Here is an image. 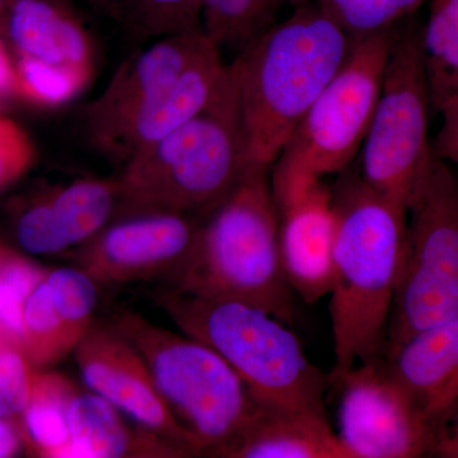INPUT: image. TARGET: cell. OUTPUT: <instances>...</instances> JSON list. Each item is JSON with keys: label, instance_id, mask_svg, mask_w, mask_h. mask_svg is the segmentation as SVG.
Returning <instances> with one entry per match:
<instances>
[{"label": "cell", "instance_id": "obj_1", "mask_svg": "<svg viewBox=\"0 0 458 458\" xmlns=\"http://www.w3.org/2000/svg\"><path fill=\"white\" fill-rule=\"evenodd\" d=\"M333 192L336 216L330 292L335 366L330 377L384 360L388 324L408 233L406 205L361 179L339 174Z\"/></svg>", "mask_w": 458, "mask_h": 458}, {"label": "cell", "instance_id": "obj_2", "mask_svg": "<svg viewBox=\"0 0 458 458\" xmlns=\"http://www.w3.org/2000/svg\"><path fill=\"white\" fill-rule=\"evenodd\" d=\"M352 42L311 0L291 9L236 54L247 158L252 167L270 171L339 71Z\"/></svg>", "mask_w": 458, "mask_h": 458}, {"label": "cell", "instance_id": "obj_3", "mask_svg": "<svg viewBox=\"0 0 458 458\" xmlns=\"http://www.w3.org/2000/svg\"><path fill=\"white\" fill-rule=\"evenodd\" d=\"M250 167L237 66L197 116L126 162L119 218L141 213L207 216Z\"/></svg>", "mask_w": 458, "mask_h": 458}, {"label": "cell", "instance_id": "obj_4", "mask_svg": "<svg viewBox=\"0 0 458 458\" xmlns=\"http://www.w3.org/2000/svg\"><path fill=\"white\" fill-rule=\"evenodd\" d=\"M269 172L250 167L205 216L197 243L170 288L255 304L291 327L295 293L280 255Z\"/></svg>", "mask_w": 458, "mask_h": 458}, {"label": "cell", "instance_id": "obj_5", "mask_svg": "<svg viewBox=\"0 0 458 458\" xmlns=\"http://www.w3.org/2000/svg\"><path fill=\"white\" fill-rule=\"evenodd\" d=\"M156 303L181 333L227 361L255 403L327 412L328 378L304 354L289 325L255 304L165 288Z\"/></svg>", "mask_w": 458, "mask_h": 458}, {"label": "cell", "instance_id": "obj_6", "mask_svg": "<svg viewBox=\"0 0 458 458\" xmlns=\"http://www.w3.org/2000/svg\"><path fill=\"white\" fill-rule=\"evenodd\" d=\"M111 324L140 352L199 454L222 458L256 408L241 377L210 346L158 327L140 313H120Z\"/></svg>", "mask_w": 458, "mask_h": 458}, {"label": "cell", "instance_id": "obj_7", "mask_svg": "<svg viewBox=\"0 0 458 458\" xmlns=\"http://www.w3.org/2000/svg\"><path fill=\"white\" fill-rule=\"evenodd\" d=\"M406 209L408 233L385 354L458 316V177L434 152Z\"/></svg>", "mask_w": 458, "mask_h": 458}, {"label": "cell", "instance_id": "obj_8", "mask_svg": "<svg viewBox=\"0 0 458 458\" xmlns=\"http://www.w3.org/2000/svg\"><path fill=\"white\" fill-rule=\"evenodd\" d=\"M400 26L352 42L339 71L271 165L270 181L324 179L351 167L369 132Z\"/></svg>", "mask_w": 458, "mask_h": 458}, {"label": "cell", "instance_id": "obj_9", "mask_svg": "<svg viewBox=\"0 0 458 458\" xmlns=\"http://www.w3.org/2000/svg\"><path fill=\"white\" fill-rule=\"evenodd\" d=\"M430 110L421 26L410 18L391 47L360 165L370 188L406 207L433 155Z\"/></svg>", "mask_w": 458, "mask_h": 458}, {"label": "cell", "instance_id": "obj_10", "mask_svg": "<svg viewBox=\"0 0 458 458\" xmlns=\"http://www.w3.org/2000/svg\"><path fill=\"white\" fill-rule=\"evenodd\" d=\"M328 381L340 388L337 437L352 458L437 456L438 433L384 360Z\"/></svg>", "mask_w": 458, "mask_h": 458}, {"label": "cell", "instance_id": "obj_11", "mask_svg": "<svg viewBox=\"0 0 458 458\" xmlns=\"http://www.w3.org/2000/svg\"><path fill=\"white\" fill-rule=\"evenodd\" d=\"M191 214L141 213L114 219L75 249V267L104 286H122L165 276L174 278L200 232Z\"/></svg>", "mask_w": 458, "mask_h": 458}, {"label": "cell", "instance_id": "obj_12", "mask_svg": "<svg viewBox=\"0 0 458 458\" xmlns=\"http://www.w3.org/2000/svg\"><path fill=\"white\" fill-rule=\"evenodd\" d=\"M73 357L89 391L140 426L200 456L194 439L159 393L146 360L113 324L95 321Z\"/></svg>", "mask_w": 458, "mask_h": 458}, {"label": "cell", "instance_id": "obj_13", "mask_svg": "<svg viewBox=\"0 0 458 458\" xmlns=\"http://www.w3.org/2000/svg\"><path fill=\"white\" fill-rule=\"evenodd\" d=\"M279 216V245L286 278L304 302L330 294L336 216L333 192L322 179L270 183Z\"/></svg>", "mask_w": 458, "mask_h": 458}, {"label": "cell", "instance_id": "obj_14", "mask_svg": "<svg viewBox=\"0 0 458 458\" xmlns=\"http://www.w3.org/2000/svg\"><path fill=\"white\" fill-rule=\"evenodd\" d=\"M122 190L114 179L75 180L54 186L20 209L14 236L29 254L54 256L89 242L119 218Z\"/></svg>", "mask_w": 458, "mask_h": 458}, {"label": "cell", "instance_id": "obj_15", "mask_svg": "<svg viewBox=\"0 0 458 458\" xmlns=\"http://www.w3.org/2000/svg\"><path fill=\"white\" fill-rule=\"evenodd\" d=\"M99 286L80 267L47 270L27 295L21 348L35 369L55 366L95 324Z\"/></svg>", "mask_w": 458, "mask_h": 458}, {"label": "cell", "instance_id": "obj_16", "mask_svg": "<svg viewBox=\"0 0 458 458\" xmlns=\"http://www.w3.org/2000/svg\"><path fill=\"white\" fill-rule=\"evenodd\" d=\"M221 51L212 45L176 81L92 141L93 146L123 167L135 153L197 116L227 78L229 64L223 62Z\"/></svg>", "mask_w": 458, "mask_h": 458}, {"label": "cell", "instance_id": "obj_17", "mask_svg": "<svg viewBox=\"0 0 458 458\" xmlns=\"http://www.w3.org/2000/svg\"><path fill=\"white\" fill-rule=\"evenodd\" d=\"M214 42L204 30L157 38L131 54L116 69L104 90L84 108L90 141L176 81Z\"/></svg>", "mask_w": 458, "mask_h": 458}, {"label": "cell", "instance_id": "obj_18", "mask_svg": "<svg viewBox=\"0 0 458 458\" xmlns=\"http://www.w3.org/2000/svg\"><path fill=\"white\" fill-rule=\"evenodd\" d=\"M384 363L423 410L439 439L458 408V316L391 349Z\"/></svg>", "mask_w": 458, "mask_h": 458}, {"label": "cell", "instance_id": "obj_19", "mask_svg": "<svg viewBox=\"0 0 458 458\" xmlns=\"http://www.w3.org/2000/svg\"><path fill=\"white\" fill-rule=\"evenodd\" d=\"M0 36L16 55L95 73V38L65 0H8Z\"/></svg>", "mask_w": 458, "mask_h": 458}, {"label": "cell", "instance_id": "obj_20", "mask_svg": "<svg viewBox=\"0 0 458 458\" xmlns=\"http://www.w3.org/2000/svg\"><path fill=\"white\" fill-rule=\"evenodd\" d=\"M71 457L185 458L191 452L126 421V415L92 391L75 388L68 403Z\"/></svg>", "mask_w": 458, "mask_h": 458}, {"label": "cell", "instance_id": "obj_21", "mask_svg": "<svg viewBox=\"0 0 458 458\" xmlns=\"http://www.w3.org/2000/svg\"><path fill=\"white\" fill-rule=\"evenodd\" d=\"M222 458H352L327 412L274 408L256 403L237 441Z\"/></svg>", "mask_w": 458, "mask_h": 458}, {"label": "cell", "instance_id": "obj_22", "mask_svg": "<svg viewBox=\"0 0 458 458\" xmlns=\"http://www.w3.org/2000/svg\"><path fill=\"white\" fill-rule=\"evenodd\" d=\"M77 386L60 373L35 369L26 408L18 420L23 445L38 457H71L68 403Z\"/></svg>", "mask_w": 458, "mask_h": 458}, {"label": "cell", "instance_id": "obj_23", "mask_svg": "<svg viewBox=\"0 0 458 458\" xmlns=\"http://www.w3.org/2000/svg\"><path fill=\"white\" fill-rule=\"evenodd\" d=\"M311 0H204L203 30L219 49L240 53L285 9Z\"/></svg>", "mask_w": 458, "mask_h": 458}, {"label": "cell", "instance_id": "obj_24", "mask_svg": "<svg viewBox=\"0 0 458 458\" xmlns=\"http://www.w3.org/2000/svg\"><path fill=\"white\" fill-rule=\"evenodd\" d=\"M421 47L430 104L437 113L458 93V0H432L427 25L421 26Z\"/></svg>", "mask_w": 458, "mask_h": 458}, {"label": "cell", "instance_id": "obj_25", "mask_svg": "<svg viewBox=\"0 0 458 458\" xmlns=\"http://www.w3.org/2000/svg\"><path fill=\"white\" fill-rule=\"evenodd\" d=\"M117 20L141 40L203 30L204 0H114Z\"/></svg>", "mask_w": 458, "mask_h": 458}, {"label": "cell", "instance_id": "obj_26", "mask_svg": "<svg viewBox=\"0 0 458 458\" xmlns=\"http://www.w3.org/2000/svg\"><path fill=\"white\" fill-rule=\"evenodd\" d=\"M14 65L17 98L45 107L68 104L89 86L95 74L29 56L17 55Z\"/></svg>", "mask_w": 458, "mask_h": 458}, {"label": "cell", "instance_id": "obj_27", "mask_svg": "<svg viewBox=\"0 0 458 458\" xmlns=\"http://www.w3.org/2000/svg\"><path fill=\"white\" fill-rule=\"evenodd\" d=\"M354 40L390 31L414 16L426 0H315Z\"/></svg>", "mask_w": 458, "mask_h": 458}, {"label": "cell", "instance_id": "obj_28", "mask_svg": "<svg viewBox=\"0 0 458 458\" xmlns=\"http://www.w3.org/2000/svg\"><path fill=\"white\" fill-rule=\"evenodd\" d=\"M47 269L3 246L0 250V327L21 337L27 295ZM21 343V340H20Z\"/></svg>", "mask_w": 458, "mask_h": 458}, {"label": "cell", "instance_id": "obj_29", "mask_svg": "<svg viewBox=\"0 0 458 458\" xmlns=\"http://www.w3.org/2000/svg\"><path fill=\"white\" fill-rule=\"evenodd\" d=\"M33 372L18 337L0 327V417L18 424L29 401Z\"/></svg>", "mask_w": 458, "mask_h": 458}, {"label": "cell", "instance_id": "obj_30", "mask_svg": "<svg viewBox=\"0 0 458 458\" xmlns=\"http://www.w3.org/2000/svg\"><path fill=\"white\" fill-rule=\"evenodd\" d=\"M35 161L31 137L20 123L0 113V192L22 179Z\"/></svg>", "mask_w": 458, "mask_h": 458}, {"label": "cell", "instance_id": "obj_31", "mask_svg": "<svg viewBox=\"0 0 458 458\" xmlns=\"http://www.w3.org/2000/svg\"><path fill=\"white\" fill-rule=\"evenodd\" d=\"M437 113L441 128L432 143L434 155L458 168V93L445 99Z\"/></svg>", "mask_w": 458, "mask_h": 458}, {"label": "cell", "instance_id": "obj_32", "mask_svg": "<svg viewBox=\"0 0 458 458\" xmlns=\"http://www.w3.org/2000/svg\"><path fill=\"white\" fill-rule=\"evenodd\" d=\"M16 95V65L7 49V44L0 38V105Z\"/></svg>", "mask_w": 458, "mask_h": 458}, {"label": "cell", "instance_id": "obj_33", "mask_svg": "<svg viewBox=\"0 0 458 458\" xmlns=\"http://www.w3.org/2000/svg\"><path fill=\"white\" fill-rule=\"evenodd\" d=\"M22 447L23 439L16 421L0 417V458L16 456Z\"/></svg>", "mask_w": 458, "mask_h": 458}, {"label": "cell", "instance_id": "obj_34", "mask_svg": "<svg viewBox=\"0 0 458 458\" xmlns=\"http://www.w3.org/2000/svg\"><path fill=\"white\" fill-rule=\"evenodd\" d=\"M437 456L458 458V408L439 434Z\"/></svg>", "mask_w": 458, "mask_h": 458}, {"label": "cell", "instance_id": "obj_35", "mask_svg": "<svg viewBox=\"0 0 458 458\" xmlns=\"http://www.w3.org/2000/svg\"><path fill=\"white\" fill-rule=\"evenodd\" d=\"M65 2L72 3V4H75V3H84V4H89V7L101 11L102 13L108 14V16L113 17L114 20H117V9L116 4H114V0H65Z\"/></svg>", "mask_w": 458, "mask_h": 458}, {"label": "cell", "instance_id": "obj_36", "mask_svg": "<svg viewBox=\"0 0 458 458\" xmlns=\"http://www.w3.org/2000/svg\"><path fill=\"white\" fill-rule=\"evenodd\" d=\"M8 0H0V22H2L3 13H4L5 5Z\"/></svg>", "mask_w": 458, "mask_h": 458}, {"label": "cell", "instance_id": "obj_37", "mask_svg": "<svg viewBox=\"0 0 458 458\" xmlns=\"http://www.w3.org/2000/svg\"><path fill=\"white\" fill-rule=\"evenodd\" d=\"M4 246L3 243H0V250H2V247Z\"/></svg>", "mask_w": 458, "mask_h": 458}]
</instances>
